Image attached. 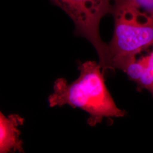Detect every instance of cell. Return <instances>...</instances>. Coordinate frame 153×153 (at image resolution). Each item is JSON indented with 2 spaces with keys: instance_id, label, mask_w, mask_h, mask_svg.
Here are the masks:
<instances>
[{
  "instance_id": "obj_1",
  "label": "cell",
  "mask_w": 153,
  "mask_h": 153,
  "mask_svg": "<svg viewBox=\"0 0 153 153\" xmlns=\"http://www.w3.org/2000/svg\"><path fill=\"white\" fill-rule=\"evenodd\" d=\"M101 66L88 61L79 64V76L69 83L64 78L55 81L53 93L48 98L49 107L69 105L89 115L88 125L94 126L105 117H121L125 111L117 107L105 86Z\"/></svg>"
},
{
  "instance_id": "obj_4",
  "label": "cell",
  "mask_w": 153,
  "mask_h": 153,
  "mask_svg": "<svg viewBox=\"0 0 153 153\" xmlns=\"http://www.w3.org/2000/svg\"><path fill=\"white\" fill-rule=\"evenodd\" d=\"M25 119L18 114L5 116L0 112V153H24L23 142L20 139L21 131Z\"/></svg>"
},
{
  "instance_id": "obj_3",
  "label": "cell",
  "mask_w": 153,
  "mask_h": 153,
  "mask_svg": "<svg viewBox=\"0 0 153 153\" xmlns=\"http://www.w3.org/2000/svg\"><path fill=\"white\" fill-rule=\"evenodd\" d=\"M71 18L75 25V34L88 40L97 51L99 64L105 71L111 70L108 44L99 33L101 19L112 14L115 0H51Z\"/></svg>"
},
{
  "instance_id": "obj_6",
  "label": "cell",
  "mask_w": 153,
  "mask_h": 153,
  "mask_svg": "<svg viewBox=\"0 0 153 153\" xmlns=\"http://www.w3.org/2000/svg\"><path fill=\"white\" fill-rule=\"evenodd\" d=\"M147 63L145 71L137 83L142 88H146L153 95V49L146 56Z\"/></svg>"
},
{
  "instance_id": "obj_5",
  "label": "cell",
  "mask_w": 153,
  "mask_h": 153,
  "mask_svg": "<svg viewBox=\"0 0 153 153\" xmlns=\"http://www.w3.org/2000/svg\"><path fill=\"white\" fill-rule=\"evenodd\" d=\"M147 63L146 56L132 62L126 67L124 71L134 82L138 83L143 74Z\"/></svg>"
},
{
  "instance_id": "obj_2",
  "label": "cell",
  "mask_w": 153,
  "mask_h": 153,
  "mask_svg": "<svg viewBox=\"0 0 153 153\" xmlns=\"http://www.w3.org/2000/svg\"><path fill=\"white\" fill-rule=\"evenodd\" d=\"M114 31L108 49L111 69L124 71L142 51L153 47V18L124 0H115Z\"/></svg>"
},
{
  "instance_id": "obj_7",
  "label": "cell",
  "mask_w": 153,
  "mask_h": 153,
  "mask_svg": "<svg viewBox=\"0 0 153 153\" xmlns=\"http://www.w3.org/2000/svg\"><path fill=\"white\" fill-rule=\"evenodd\" d=\"M153 18V0H124Z\"/></svg>"
}]
</instances>
